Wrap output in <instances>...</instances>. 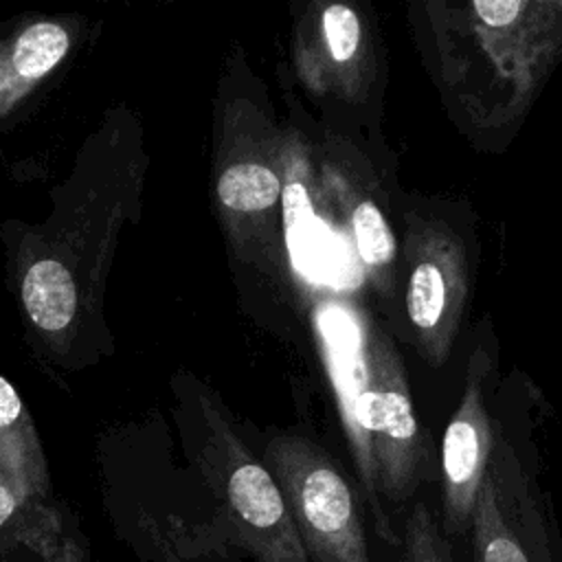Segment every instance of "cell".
<instances>
[{"mask_svg":"<svg viewBox=\"0 0 562 562\" xmlns=\"http://www.w3.org/2000/svg\"><path fill=\"white\" fill-rule=\"evenodd\" d=\"M149 151L136 108L112 103L81 140L40 222L0 224L4 274L33 353L77 373L114 351L105 316L121 235L143 217Z\"/></svg>","mask_w":562,"mask_h":562,"instance_id":"1","label":"cell"},{"mask_svg":"<svg viewBox=\"0 0 562 562\" xmlns=\"http://www.w3.org/2000/svg\"><path fill=\"white\" fill-rule=\"evenodd\" d=\"M342 428L378 536L402 544L384 503L404 505L426 476L428 450L397 347L369 316L334 303L314 314Z\"/></svg>","mask_w":562,"mask_h":562,"instance_id":"2","label":"cell"},{"mask_svg":"<svg viewBox=\"0 0 562 562\" xmlns=\"http://www.w3.org/2000/svg\"><path fill=\"white\" fill-rule=\"evenodd\" d=\"M288 138L250 97L217 101L213 204L231 252L250 266L279 263Z\"/></svg>","mask_w":562,"mask_h":562,"instance_id":"3","label":"cell"},{"mask_svg":"<svg viewBox=\"0 0 562 562\" xmlns=\"http://www.w3.org/2000/svg\"><path fill=\"white\" fill-rule=\"evenodd\" d=\"M173 393L193 419L195 463L213 492L228 538L255 562H310L281 487L233 428L222 402L195 380Z\"/></svg>","mask_w":562,"mask_h":562,"instance_id":"4","label":"cell"},{"mask_svg":"<svg viewBox=\"0 0 562 562\" xmlns=\"http://www.w3.org/2000/svg\"><path fill=\"white\" fill-rule=\"evenodd\" d=\"M261 461L283 492L310 562H371L362 496L318 443L274 435Z\"/></svg>","mask_w":562,"mask_h":562,"instance_id":"5","label":"cell"},{"mask_svg":"<svg viewBox=\"0 0 562 562\" xmlns=\"http://www.w3.org/2000/svg\"><path fill=\"white\" fill-rule=\"evenodd\" d=\"M443 9L446 24L468 35L490 88L505 90L503 119H512L562 53V0H479Z\"/></svg>","mask_w":562,"mask_h":562,"instance_id":"6","label":"cell"},{"mask_svg":"<svg viewBox=\"0 0 562 562\" xmlns=\"http://www.w3.org/2000/svg\"><path fill=\"white\" fill-rule=\"evenodd\" d=\"M468 538L472 562H562L555 522L509 450L490 459Z\"/></svg>","mask_w":562,"mask_h":562,"instance_id":"7","label":"cell"},{"mask_svg":"<svg viewBox=\"0 0 562 562\" xmlns=\"http://www.w3.org/2000/svg\"><path fill=\"white\" fill-rule=\"evenodd\" d=\"M468 301V263L461 239L441 222L422 224L408 239L404 305L419 353L441 367L459 334Z\"/></svg>","mask_w":562,"mask_h":562,"instance_id":"8","label":"cell"},{"mask_svg":"<svg viewBox=\"0 0 562 562\" xmlns=\"http://www.w3.org/2000/svg\"><path fill=\"white\" fill-rule=\"evenodd\" d=\"M292 61L307 90L349 103L362 101L373 81L371 42L362 15L342 2L312 4L296 22Z\"/></svg>","mask_w":562,"mask_h":562,"instance_id":"9","label":"cell"},{"mask_svg":"<svg viewBox=\"0 0 562 562\" xmlns=\"http://www.w3.org/2000/svg\"><path fill=\"white\" fill-rule=\"evenodd\" d=\"M86 29V18L77 13H26L0 29V132L64 70Z\"/></svg>","mask_w":562,"mask_h":562,"instance_id":"10","label":"cell"},{"mask_svg":"<svg viewBox=\"0 0 562 562\" xmlns=\"http://www.w3.org/2000/svg\"><path fill=\"white\" fill-rule=\"evenodd\" d=\"M485 349H474L465 389L441 439L443 536H468L476 496L492 459V424L485 408Z\"/></svg>","mask_w":562,"mask_h":562,"instance_id":"11","label":"cell"},{"mask_svg":"<svg viewBox=\"0 0 562 562\" xmlns=\"http://www.w3.org/2000/svg\"><path fill=\"white\" fill-rule=\"evenodd\" d=\"M0 485L22 498L46 501L50 472L37 426L9 378L0 373Z\"/></svg>","mask_w":562,"mask_h":562,"instance_id":"12","label":"cell"},{"mask_svg":"<svg viewBox=\"0 0 562 562\" xmlns=\"http://www.w3.org/2000/svg\"><path fill=\"white\" fill-rule=\"evenodd\" d=\"M0 544H20L42 562H86V551L46 501L22 498L0 485Z\"/></svg>","mask_w":562,"mask_h":562,"instance_id":"13","label":"cell"},{"mask_svg":"<svg viewBox=\"0 0 562 562\" xmlns=\"http://www.w3.org/2000/svg\"><path fill=\"white\" fill-rule=\"evenodd\" d=\"M327 182L338 198L340 209L345 211V222L349 226L367 277L380 292H389L393 283L391 279L397 241L382 209L362 191L358 193L353 184L345 182L338 169H329Z\"/></svg>","mask_w":562,"mask_h":562,"instance_id":"14","label":"cell"},{"mask_svg":"<svg viewBox=\"0 0 562 562\" xmlns=\"http://www.w3.org/2000/svg\"><path fill=\"white\" fill-rule=\"evenodd\" d=\"M402 562H454L452 549L424 503H417L404 522Z\"/></svg>","mask_w":562,"mask_h":562,"instance_id":"15","label":"cell"}]
</instances>
